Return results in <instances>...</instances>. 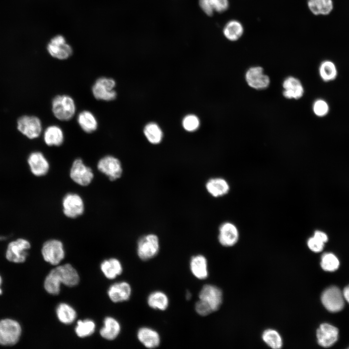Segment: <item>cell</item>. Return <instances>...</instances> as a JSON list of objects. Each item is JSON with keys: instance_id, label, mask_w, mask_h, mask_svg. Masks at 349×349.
Returning a JSON list of instances; mask_svg holds the SVG:
<instances>
[{"instance_id": "1", "label": "cell", "mask_w": 349, "mask_h": 349, "mask_svg": "<svg viewBox=\"0 0 349 349\" xmlns=\"http://www.w3.org/2000/svg\"><path fill=\"white\" fill-rule=\"evenodd\" d=\"M51 111L58 120L62 121H69L76 113V106L75 101L68 95H57L52 100Z\"/></svg>"}, {"instance_id": "2", "label": "cell", "mask_w": 349, "mask_h": 349, "mask_svg": "<svg viewBox=\"0 0 349 349\" xmlns=\"http://www.w3.org/2000/svg\"><path fill=\"white\" fill-rule=\"evenodd\" d=\"M159 240L154 234H148L141 237L138 240L137 254L143 261H147L155 257L159 253Z\"/></svg>"}, {"instance_id": "3", "label": "cell", "mask_w": 349, "mask_h": 349, "mask_svg": "<svg viewBox=\"0 0 349 349\" xmlns=\"http://www.w3.org/2000/svg\"><path fill=\"white\" fill-rule=\"evenodd\" d=\"M116 82L111 78L102 77L98 78L92 87V93L97 100L110 101L114 100L117 93L114 90Z\"/></svg>"}, {"instance_id": "4", "label": "cell", "mask_w": 349, "mask_h": 349, "mask_svg": "<svg viewBox=\"0 0 349 349\" xmlns=\"http://www.w3.org/2000/svg\"><path fill=\"white\" fill-rule=\"evenodd\" d=\"M321 301L324 307L332 313L341 311L345 306L342 291L335 286H330L322 292Z\"/></svg>"}, {"instance_id": "5", "label": "cell", "mask_w": 349, "mask_h": 349, "mask_svg": "<svg viewBox=\"0 0 349 349\" xmlns=\"http://www.w3.org/2000/svg\"><path fill=\"white\" fill-rule=\"evenodd\" d=\"M21 333L19 324L13 319H4L0 320V344L12 346L18 341Z\"/></svg>"}, {"instance_id": "6", "label": "cell", "mask_w": 349, "mask_h": 349, "mask_svg": "<svg viewBox=\"0 0 349 349\" xmlns=\"http://www.w3.org/2000/svg\"><path fill=\"white\" fill-rule=\"evenodd\" d=\"M17 129L24 136L30 139L40 136L42 132L40 119L33 115H23L17 120Z\"/></svg>"}, {"instance_id": "7", "label": "cell", "mask_w": 349, "mask_h": 349, "mask_svg": "<svg viewBox=\"0 0 349 349\" xmlns=\"http://www.w3.org/2000/svg\"><path fill=\"white\" fill-rule=\"evenodd\" d=\"M94 176L92 169L86 165L82 159L78 158L73 162L70 177L75 183L81 186H88L93 180Z\"/></svg>"}, {"instance_id": "8", "label": "cell", "mask_w": 349, "mask_h": 349, "mask_svg": "<svg viewBox=\"0 0 349 349\" xmlns=\"http://www.w3.org/2000/svg\"><path fill=\"white\" fill-rule=\"evenodd\" d=\"M41 253L44 260L53 265L59 264L65 256L63 243L55 239L46 241L42 248Z\"/></svg>"}, {"instance_id": "9", "label": "cell", "mask_w": 349, "mask_h": 349, "mask_svg": "<svg viewBox=\"0 0 349 349\" xmlns=\"http://www.w3.org/2000/svg\"><path fill=\"white\" fill-rule=\"evenodd\" d=\"M199 300L203 301L212 311H217L222 301V293L221 289L211 284L204 285L198 295Z\"/></svg>"}, {"instance_id": "10", "label": "cell", "mask_w": 349, "mask_h": 349, "mask_svg": "<svg viewBox=\"0 0 349 349\" xmlns=\"http://www.w3.org/2000/svg\"><path fill=\"white\" fill-rule=\"evenodd\" d=\"M97 168L111 181L119 178L123 173L120 161L111 155H107L101 158L98 161Z\"/></svg>"}, {"instance_id": "11", "label": "cell", "mask_w": 349, "mask_h": 349, "mask_svg": "<svg viewBox=\"0 0 349 349\" xmlns=\"http://www.w3.org/2000/svg\"><path fill=\"white\" fill-rule=\"evenodd\" d=\"M62 206L65 216L72 219L81 216L84 211V204L82 198L75 193L70 192L63 197Z\"/></svg>"}, {"instance_id": "12", "label": "cell", "mask_w": 349, "mask_h": 349, "mask_svg": "<svg viewBox=\"0 0 349 349\" xmlns=\"http://www.w3.org/2000/svg\"><path fill=\"white\" fill-rule=\"evenodd\" d=\"M47 48L51 57L60 60L69 58L73 53L72 48L62 35H57L51 38Z\"/></svg>"}, {"instance_id": "13", "label": "cell", "mask_w": 349, "mask_h": 349, "mask_svg": "<svg viewBox=\"0 0 349 349\" xmlns=\"http://www.w3.org/2000/svg\"><path fill=\"white\" fill-rule=\"evenodd\" d=\"M30 247V243L24 238H18L13 241L8 245L6 257L7 260L12 262H24L28 255L27 251Z\"/></svg>"}, {"instance_id": "14", "label": "cell", "mask_w": 349, "mask_h": 349, "mask_svg": "<svg viewBox=\"0 0 349 349\" xmlns=\"http://www.w3.org/2000/svg\"><path fill=\"white\" fill-rule=\"evenodd\" d=\"M245 78L247 84L255 90L265 89L270 82V77L264 73L263 68L260 66L250 67L245 73Z\"/></svg>"}, {"instance_id": "15", "label": "cell", "mask_w": 349, "mask_h": 349, "mask_svg": "<svg viewBox=\"0 0 349 349\" xmlns=\"http://www.w3.org/2000/svg\"><path fill=\"white\" fill-rule=\"evenodd\" d=\"M338 329L327 323L321 324L316 331L317 343L323 348L333 346L338 340Z\"/></svg>"}, {"instance_id": "16", "label": "cell", "mask_w": 349, "mask_h": 349, "mask_svg": "<svg viewBox=\"0 0 349 349\" xmlns=\"http://www.w3.org/2000/svg\"><path fill=\"white\" fill-rule=\"evenodd\" d=\"M28 163L32 174L37 176L46 175L49 169L48 159L39 151L33 152L30 154L28 158Z\"/></svg>"}, {"instance_id": "17", "label": "cell", "mask_w": 349, "mask_h": 349, "mask_svg": "<svg viewBox=\"0 0 349 349\" xmlns=\"http://www.w3.org/2000/svg\"><path fill=\"white\" fill-rule=\"evenodd\" d=\"M238 231L236 226L230 222H224L219 229L218 240L225 247L234 245L238 241Z\"/></svg>"}, {"instance_id": "18", "label": "cell", "mask_w": 349, "mask_h": 349, "mask_svg": "<svg viewBox=\"0 0 349 349\" xmlns=\"http://www.w3.org/2000/svg\"><path fill=\"white\" fill-rule=\"evenodd\" d=\"M284 96L289 99H299L302 97L304 90L301 81L293 76L286 77L282 84Z\"/></svg>"}, {"instance_id": "19", "label": "cell", "mask_w": 349, "mask_h": 349, "mask_svg": "<svg viewBox=\"0 0 349 349\" xmlns=\"http://www.w3.org/2000/svg\"><path fill=\"white\" fill-rule=\"evenodd\" d=\"M137 337L139 341L144 347L149 349L158 347L161 342L159 333L148 327L139 328L137 333Z\"/></svg>"}, {"instance_id": "20", "label": "cell", "mask_w": 349, "mask_h": 349, "mask_svg": "<svg viewBox=\"0 0 349 349\" xmlns=\"http://www.w3.org/2000/svg\"><path fill=\"white\" fill-rule=\"evenodd\" d=\"M61 284L69 287L77 285L79 276L76 269L70 264H65L54 268Z\"/></svg>"}, {"instance_id": "21", "label": "cell", "mask_w": 349, "mask_h": 349, "mask_svg": "<svg viewBox=\"0 0 349 349\" xmlns=\"http://www.w3.org/2000/svg\"><path fill=\"white\" fill-rule=\"evenodd\" d=\"M130 285L126 282H120L111 286L108 290V295L113 302H119L128 301L131 295Z\"/></svg>"}, {"instance_id": "22", "label": "cell", "mask_w": 349, "mask_h": 349, "mask_svg": "<svg viewBox=\"0 0 349 349\" xmlns=\"http://www.w3.org/2000/svg\"><path fill=\"white\" fill-rule=\"evenodd\" d=\"M190 268L192 274L197 279L205 280L208 276L207 260L202 254L195 255L191 257Z\"/></svg>"}, {"instance_id": "23", "label": "cell", "mask_w": 349, "mask_h": 349, "mask_svg": "<svg viewBox=\"0 0 349 349\" xmlns=\"http://www.w3.org/2000/svg\"><path fill=\"white\" fill-rule=\"evenodd\" d=\"M207 191L213 197H219L227 194L230 190L227 181L221 177L209 179L206 183Z\"/></svg>"}, {"instance_id": "24", "label": "cell", "mask_w": 349, "mask_h": 349, "mask_svg": "<svg viewBox=\"0 0 349 349\" xmlns=\"http://www.w3.org/2000/svg\"><path fill=\"white\" fill-rule=\"evenodd\" d=\"M43 139L49 146H59L64 141V133L61 127L52 125L48 127L44 131Z\"/></svg>"}, {"instance_id": "25", "label": "cell", "mask_w": 349, "mask_h": 349, "mask_svg": "<svg viewBox=\"0 0 349 349\" xmlns=\"http://www.w3.org/2000/svg\"><path fill=\"white\" fill-rule=\"evenodd\" d=\"M77 122L81 129L85 132L91 133L98 127V122L95 115L90 111H80L77 117Z\"/></svg>"}, {"instance_id": "26", "label": "cell", "mask_w": 349, "mask_h": 349, "mask_svg": "<svg viewBox=\"0 0 349 349\" xmlns=\"http://www.w3.org/2000/svg\"><path fill=\"white\" fill-rule=\"evenodd\" d=\"M103 323L104 326L99 331L100 335L108 340L115 339L121 331L119 322L114 318L108 317L104 319Z\"/></svg>"}, {"instance_id": "27", "label": "cell", "mask_w": 349, "mask_h": 349, "mask_svg": "<svg viewBox=\"0 0 349 349\" xmlns=\"http://www.w3.org/2000/svg\"><path fill=\"white\" fill-rule=\"evenodd\" d=\"M147 303L148 306L153 309L165 311L169 306V300L164 292L157 290L149 294Z\"/></svg>"}, {"instance_id": "28", "label": "cell", "mask_w": 349, "mask_h": 349, "mask_svg": "<svg viewBox=\"0 0 349 349\" xmlns=\"http://www.w3.org/2000/svg\"><path fill=\"white\" fill-rule=\"evenodd\" d=\"M100 269L109 279H113L123 272L120 261L116 258H111L104 260L100 264Z\"/></svg>"}, {"instance_id": "29", "label": "cell", "mask_w": 349, "mask_h": 349, "mask_svg": "<svg viewBox=\"0 0 349 349\" xmlns=\"http://www.w3.org/2000/svg\"><path fill=\"white\" fill-rule=\"evenodd\" d=\"M244 33L242 23L235 19L229 20L223 29V33L228 40L235 42L239 39Z\"/></svg>"}, {"instance_id": "30", "label": "cell", "mask_w": 349, "mask_h": 349, "mask_svg": "<svg viewBox=\"0 0 349 349\" xmlns=\"http://www.w3.org/2000/svg\"><path fill=\"white\" fill-rule=\"evenodd\" d=\"M307 6L313 14L326 16L333 11V3L332 0H308Z\"/></svg>"}, {"instance_id": "31", "label": "cell", "mask_w": 349, "mask_h": 349, "mask_svg": "<svg viewBox=\"0 0 349 349\" xmlns=\"http://www.w3.org/2000/svg\"><path fill=\"white\" fill-rule=\"evenodd\" d=\"M318 73L321 79L325 82L335 80L338 76V70L335 63L332 61H322L318 68Z\"/></svg>"}, {"instance_id": "32", "label": "cell", "mask_w": 349, "mask_h": 349, "mask_svg": "<svg viewBox=\"0 0 349 349\" xmlns=\"http://www.w3.org/2000/svg\"><path fill=\"white\" fill-rule=\"evenodd\" d=\"M56 315L59 320L64 324L72 323L77 317L75 310L66 303H61L57 307Z\"/></svg>"}, {"instance_id": "33", "label": "cell", "mask_w": 349, "mask_h": 349, "mask_svg": "<svg viewBox=\"0 0 349 349\" xmlns=\"http://www.w3.org/2000/svg\"><path fill=\"white\" fill-rule=\"evenodd\" d=\"M143 133L147 140L152 144H159L162 141V131L155 123H148L144 128Z\"/></svg>"}, {"instance_id": "34", "label": "cell", "mask_w": 349, "mask_h": 349, "mask_svg": "<svg viewBox=\"0 0 349 349\" xmlns=\"http://www.w3.org/2000/svg\"><path fill=\"white\" fill-rule=\"evenodd\" d=\"M61 282L54 269L51 270L46 276L44 286L46 291L51 295H58L60 291Z\"/></svg>"}, {"instance_id": "35", "label": "cell", "mask_w": 349, "mask_h": 349, "mask_svg": "<svg viewBox=\"0 0 349 349\" xmlns=\"http://www.w3.org/2000/svg\"><path fill=\"white\" fill-rule=\"evenodd\" d=\"M263 341L270 348L279 349L283 346V340L279 333L273 329H267L262 335Z\"/></svg>"}, {"instance_id": "36", "label": "cell", "mask_w": 349, "mask_h": 349, "mask_svg": "<svg viewBox=\"0 0 349 349\" xmlns=\"http://www.w3.org/2000/svg\"><path fill=\"white\" fill-rule=\"evenodd\" d=\"M320 264L321 268L324 271L333 272L338 269L340 262L334 254L326 252L321 255Z\"/></svg>"}, {"instance_id": "37", "label": "cell", "mask_w": 349, "mask_h": 349, "mask_svg": "<svg viewBox=\"0 0 349 349\" xmlns=\"http://www.w3.org/2000/svg\"><path fill=\"white\" fill-rule=\"evenodd\" d=\"M95 329L94 321L89 319L78 321L75 331L79 337L84 338L94 333Z\"/></svg>"}, {"instance_id": "38", "label": "cell", "mask_w": 349, "mask_h": 349, "mask_svg": "<svg viewBox=\"0 0 349 349\" xmlns=\"http://www.w3.org/2000/svg\"><path fill=\"white\" fill-rule=\"evenodd\" d=\"M312 110L315 115L317 117H323L329 113L330 106L325 100L318 98L314 102Z\"/></svg>"}, {"instance_id": "39", "label": "cell", "mask_w": 349, "mask_h": 349, "mask_svg": "<svg viewBox=\"0 0 349 349\" xmlns=\"http://www.w3.org/2000/svg\"><path fill=\"white\" fill-rule=\"evenodd\" d=\"M182 126L187 131L193 132L199 127L200 121L197 116L194 114L186 115L183 119Z\"/></svg>"}, {"instance_id": "40", "label": "cell", "mask_w": 349, "mask_h": 349, "mask_svg": "<svg viewBox=\"0 0 349 349\" xmlns=\"http://www.w3.org/2000/svg\"><path fill=\"white\" fill-rule=\"evenodd\" d=\"M214 12L220 13L226 11L229 8V0H207Z\"/></svg>"}, {"instance_id": "41", "label": "cell", "mask_w": 349, "mask_h": 349, "mask_svg": "<svg viewBox=\"0 0 349 349\" xmlns=\"http://www.w3.org/2000/svg\"><path fill=\"white\" fill-rule=\"evenodd\" d=\"M325 244L313 236L310 237L307 241L308 247L311 251L314 253L321 252L325 247Z\"/></svg>"}, {"instance_id": "42", "label": "cell", "mask_w": 349, "mask_h": 349, "mask_svg": "<svg viewBox=\"0 0 349 349\" xmlns=\"http://www.w3.org/2000/svg\"><path fill=\"white\" fill-rule=\"evenodd\" d=\"M194 309L200 316L205 317L213 313L211 309L202 301L199 300L195 304Z\"/></svg>"}, {"instance_id": "43", "label": "cell", "mask_w": 349, "mask_h": 349, "mask_svg": "<svg viewBox=\"0 0 349 349\" xmlns=\"http://www.w3.org/2000/svg\"><path fill=\"white\" fill-rule=\"evenodd\" d=\"M199 5L206 15L208 16L213 15L214 12L209 4L207 0H199Z\"/></svg>"}, {"instance_id": "44", "label": "cell", "mask_w": 349, "mask_h": 349, "mask_svg": "<svg viewBox=\"0 0 349 349\" xmlns=\"http://www.w3.org/2000/svg\"><path fill=\"white\" fill-rule=\"evenodd\" d=\"M313 236L324 243L327 242L329 240L327 234L325 232L321 230H316L314 233Z\"/></svg>"}, {"instance_id": "45", "label": "cell", "mask_w": 349, "mask_h": 349, "mask_svg": "<svg viewBox=\"0 0 349 349\" xmlns=\"http://www.w3.org/2000/svg\"><path fill=\"white\" fill-rule=\"evenodd\" d=\"M342 293L345 300L349 303V285L344 288Z\"/></svg>"}, {"instance_id": "46", "label": "cell", "mask_w": 349, "mask_h": 349, "mask_svg": "<svg viewBox=\"0 0 349 349\" xmlns=\"http://www.w3.org/2000/svg\"><path fill=\"white\" fill-rule=\"evenodd\" d=\"M191 296H192V295L190 291H187L186 294V299L187 300H190L191 298Z\"/></svg>"}, {"instance_id": "47", "label": "cell", "mask_w": 349, "mask_h": 349, "mask_svg": "<svg viewBox=\"0 0 349 349\" xmlns=\"http://www.w3.org/2000/svg\"><path fill=\"white\" fill-rule=\"evenodd\" d=\"M1 284V277H0V286ZM1 293H2V290H1V289H0V295Z\"/></svg>"}, {"instance_id": "48", "label": "cell", "mask_w": 349, "mask_h": 349, "mask_svg": "<svg viewBox=\"0 0 349 349\" xmlns=\"http://www.w3.org/2000/svg\"><path fill=\"white\" fill-rule=\"evenodd\" d=\"M3 238H4L3 237H0V239H3Z\"/></svg>"}, {"instance_id": "49", "label": "cell", "mask_w": 349, "mask_h": 349, "mask_svg": "<svg viewBox=\"0 0 349 349\" xmlns=\"http://www.w3.org/2000/svg\"></svg>"}]
</instances>
